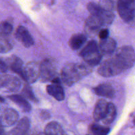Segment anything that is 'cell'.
I'll list each match as a JSON object with an SVG mask.
<instances>
[{
  "label": "cell",
  "mask_w": 135,
  "mask_h": 135,
  "mask_svg": "<svg viewBox=\"0 0 135 135\" xmlns=\"http://www.w3.org/2000/svg\"><path fill=\"white\" fill-rule=\"evenodd\" d=\"M99 38L101 40L102 39H105V38H108V36H109V30L106 28L101 29L100 31L99 32Z\"/></svg>",
  "instance_id": "28"
},
{
  "label": "cell",
  "mask_w": 135,
  "mask_h": 135,
  "mask_svg": "<svg viewBox=\"0 0 135 135\" xmlns=\"http://www.w3.org/2000/svg\"><path fill=\"white\" fill-rule=\"evenodd\" d=\"M99 5L104 9L113 11L114 5H113V1H112L111 0H100Z\"/></svg>",
  "instance_id": "27"
},
{
  "label": "cell",
  "mask_w": 135,
  "mask_h": 135,
  "mask_svg": "<svg viewBox=\"0 0 135 135\" xmlns=\"http://www.w3.org/2000/svg\"><path fill=\"white\" fill-rule=\"evenodd\" d=\"M95 94L99 96L108 98H113L115 96V90L111 84L108 83H103L95 87Z\"/></svg>",
  "instance_id": "16"
},
{
  "label": "cell",
  "mask_w": 135,
  "mask_h": 135,
  "mask_svg": "<svg viewBox=\"0 0 135 135\" xmlns=\"http://www.w3.org/2000/svg\"><path fill=\"white\" fill-rule=\"evenodd\" d=\"M13 28V27L11 23L7 21H3L1 23V28H0L1 36H7L9 35L11 33Z\"/></svg>",
  "instance_id": "25"
},
{
  "label": "cell",
  "mask_w": 135,
  "mask_h": 135,
  "mask_svg": "<svg viewBox=\"0 0 135 135\" xmlns=\"http://www.w3.org/2000/svg\"><path fill=\"white\" fill-rule=\"evenodd\" d=\"M40 117L44 120L48 119L50 118V113L47 111H42L40 113Z\"/></svg>",
  "instance_id": "30"
},
{
  "label": "cell",
  "mask_w": 135,
  "mask_h": 135,
  "mask_svg": "<svg viewBox=\"0 0 135 135\" xmlns=\"http://www.w3.org/2000/svg\"><path fill=\"white\" fill-rule=\"evenodd\" d=\"M87 38L86 35L82 33L73 34L71 37L69 42V45L73 50H79L86 42Z\"/></svg>",
  "instance_id": "18"
},
{
  "label": "cell",
  "mask_w": 135,
  "mask_h": 135,
  "mask_svg": "<svg viewBox=\"0 0 135 135\" xmlns=\"http://www.w3.org/2000/svg\"><path fill=\"white\" fill-rule=\"evenodd\" d=\"M89 133L96 135H105L110 132V129L105 126H101L98 125H90L88 129Z\"/></svg>",
  "instance_id": "23"
},
{
  "label": "cell",
  "mask_w": 135,
  "mask_h": 135,
  "mask_svg": "<svg viewBox=\"0 0 135 135\" xmlns=\"http://www.w3.org/2000/svg\"><path fill=\"white\" fill-rule=\"evenodd\" d=\"M18 119V114L15 110L10 108L5 109L1 115V125L9 127L14 125Z\"/></svg>",
  "instance_id": "12"
},
{
  "label": "cell",
  "mask_w": 135,
  "mask_h": 135,
  "mask_svg": "<svg viewBox=\"0 0 135 135\" xmlns=\"http://www.w3.org/2000/svg\"><path fill=\"white\" fill-rule=\"evenodd\" d=\"M115 40L112 38H107L105 39H102L99 44V50L102 55H111L114 54L116 50Z\"/></svg>",
  "instance_id": "13"
},
{
  "label": "cell",
  "mask_w": 135,
  "mask_h": 135,
  "mask_svg": "<svg viewBox=\"0 0 135 135\" xmlns=\"http://www.w3.org/2000/svg\"><path fill=\"white\" fill-rule=\"evenodd\" d=\"M44 133L49 135H58L65 134L64 130L58 123L52 121L47 124L44 129Z\"/></svg>",
  "instance_id": "21"
},
{
  "label": "cell",
  "mask_w": 135,
  "mask_h": 135,
  "mask_svg": "<svg viewBox=\"0 0 135 135\" xmlns=\"http://www.w3.org/2000/svg\"><path fill=\"white\" fill-rule=\"evenodd\" d=\"M79 55L84 62L91 66H96L101 62L102 54L99 50V46L96 41L91 40L82 49Z\"/></svg>",
  "instance_id": "2"
},
{
  "label": "cell",
  "mask_w": 135,
  "mask_h": 135,
  "mask_svg": "<svg viewBox=\"0 0 135 135\" xmlns=\"http://www.w3.org/2000/svg\"><path fill=\"white\" fill-rule=\"evenodd\" d=\"M8 66V68L14 73H17L22 78L23 75V63L18 57L13 55L11 57L7 58L5 61Z\"/></svg>",
  "instance_id": "14"
},
{
  "label": "cell",
  "mask_w": 135,
  "mask_h": 135,
  "mask_svg": "<svg viewBox=\"0 0 135 135\" xmlns=\"http://www.w3.org/2000/svg\"><path fill=\"white\" fill-rule=\"evenodd\" d=\"M57 75V64L53 59H46L40 64V78L43 82L52 80Z\"/></svg>",
  "instance_id": "6"
},
{
  "label": "cell",
  "mask_w": 135,
  "mask_h": 135,
  "mask_svg": "<svg viewBox=\"0 0 135 135\" xmlns=\"http://www.w3.org/2000/svg\"><path fill=\"white\" fill-rule=\"evenodd\" d=\"M0 67H1V73H5L8 68V66L7 65V63H5V61H3V59H1V63H0Z\"/></svg>",
  "instance_id": "29"
},
{
  "label": "cell",
  "mask_w": 135,
  "mask_h": 135,
  "mask_svg": "<svg viewBox=\"0 0 135 135\" xmlns=\"http://www.w3.org/2000/svg\"><path fill=\"white\" fill-rule=\"evenodd\" d=\"M52 83L54 84H61V80L59 77L56 76V77L54 78L52 80H51Z\"/></svg>",
  "instance_id": "31"
},
{
  "label": "cell",
  "mask_w": 135,
  "mask_h": 135,
  "mask_svg": "<svg viewBox=\"0 0 135 135\" xmlns=\"http://www.w3.org/2000/svg\"><path fill=\"white\" fill-rule=\"evenodd\" d=\"M103 26H104V24L99 17L93 15H90V16H89L86 20L84 29L87 34L94 35L97 33H99Z\"/></svg>",
  "instance_id": "9"
},
{
  "label": "cell",
  "mask_w": 135,
  "mask_h": 135,
  "mask_svg": "<svg viewBox=\"0 0 135 135\" xmlns=\"http://www.w3.org/2000/svg\"><path fill=\"white\" fill-rule=\"evenodd\" d=\"M116 115H117V109L115 106L112 103H109L105 117L102 121L104 125H109L114 121Z\"/></svg>",
  "instance_id": "22"
},
{
  "label": "cell",
  "mask_w": 135,
  "mask_h": 135,
  "mask_svg": "<svg viewBox=\"0 0 135 135\" xmlns=\"http://www.w3.org/2000/svg\"><path fill=\"white\" fill-rule=\"evenodd\" d=\"M125 71L115 56L108 58L100 64L98 72L104 77H112L119 75Z\"/></svg>",
  "instance_id": "3"
},
{
  "label": "cell",
  "mask_w": 135,
  "mask_h": 135,
  "mask_svg": "<svg viewBox=\"0 0 135 135\" xmlns=\"http://www.w3.org/2000/svg\"><path fill=\"white\" fill-rule=\"evenodd\" d=\"M113 56L117 58L124 70L131 69L135 63V51L131 46H125L119 47L115 51Z\"/></svg>",
  "instance_id": "4"
},
{
  "label": "cell",
  "mask_w": 135,
  "mask_h": 135,
  "mask_svg": "<svg viewBox=\"0 0 135 135\" xmlns=\"http://www.w3.org/2000/svg\"><path fill=\"white\" fill-rule=\"evenodd\" d=\"M87 9L91 15L97 16L100 18L104 25H109L113 22L114 19V13L112 11H108L104 9L99 3L94 2L88 3Z\"/></svg>",
  "instance_id": "5"
},
{
  "label": "cell",
  "mask_w": 135,
  "mask_h": 135,
  "mask_svg": "<svg viewBox=\"0 0 135 135\" xmlns=\"http://www.w3.org/2000/svg\"><path fill=\"white\" fill-rule=\"evenodd\" d=\"M22 92L24 97L28 99V100H30V101L34 102H37L36 98L35 96H34V93H33L32 92V90L31 87H30V86L25 84V85L24 86L23 88H22Z\"/></svg>",
  "instance_id": "26"
},
{
  "label": "cell",
  "mask_w": 135,
  "mask_h": 135,
  "mask_svg": "<svg viewBox=\"0 0 135 135\" xmlns=\"http://www.w3.org/2000/svg\"><path fill=\"white\" fill-rule=\"evenodd\" d=\"M0 85L1 88H5L11 92H17L21 86L19 79L9 75H3L1 76Z\"/></svg>",
  "instance_id": "10"
},
{
  "label": "cell",
  "mask_w": 135,
  "mask_h": 135,
  "mask_svg": "<svg viewBox=\"0 0 135 135\" xmlns=\"http://www.w3.org/2000/svg\"><path fill=\"white\" fill-rule=\"evenodd\" d=\"M30 128V120L28 117H23L17 123V126L12 130L11 134L16 135L25 134Z\"/></svg>",
  "instance_id": "19"
},
{
  "label": "cell",
  "mask_w": 135,
  "mask_h": 135,
  "mask_svg": "<svg viewBox=\"0 0 135 135\" xmlns=\"http://www.w3.org/2000/svg\"><path fill=\"white\" fill-rule=\"evenodd\" d=\"M15 38L25 47H30L34 45V39L28 29L23 26H19L15 32Z\"/></svg>",
  "instance_id": "11"
},
{
  "label": "cell",
  "mask_w": 135,
  "mask_h": 135,
  "mask_svg": "<svg viewBox=\"0 0 135 135\" xmlns=\"http://www.w3.org/2000/svg\"><path fill=\"white\" fill-rule=\"evenodd\" d=\"M117 9L125 22H130L135 16V0H118Z\"/></svg>",
  "instance_id": "7"
},
{
  "label": "cell",
  "mask_w": 135,
  "mask_h": 135,
  "mask_svg": "<svg viewBox=\"0 0 135 135\" xmlns=\"http://www.w3.org/2000/svg\"><path fill=\"white\" fill-rule=\"evenodd\" d=\"M40 75V64L35 61L29 62L23 68L24 80L29 84H32L36 81Z\"/></svg>",
  "instance_id": "8"
},
{
  "label": "cell",
  "mask_w": 135,
  "mask_h": 135,
  "mask_svg": "<svg viewBox=\"0 0 135 135\" xmlns=\"http://www.w3.org/2000/svg\"><path fill=\"white\" fill-rule=\"evenodd\" d=\"M108 104L109 103L104 99L99 100L97 102L93 113V118L95 121L98 122L104 119L108 110Z\"/></svg>",
  "instance_id": "15"
},
{
  "label": "cell",
  "mask_w": 135,
  "mask_h": 135,
  "mask_svg": "<svg viewBox=\"0 0 135 135\" xmlns=\"http://www.w3.org/2000/svg\"><path fill=\"white\" fill-rule=\"evenodd\" d=\"M92 71V66L84 61L82 63H67L62 68L61 79L66 86H71Z\"/></svg>",
  "instance_id": "1"
},
{
  "label": "cell",
  "mask_w": 135,
  "mask_h": 135,
  "mask_svg": "<svg viewBox=\"0 0 135 135\" xmlns=\"http://www.w3.org/2000/svg\"><path fill=\"white\" fill-rule=\"evenodd\" d=\"M46 90L50 96H53L57 101H63L65 99L64 90L61 84H50L46 87Z\"/></svg>",
  "instance_id": "17"
},
{
  "label": "cell",
  "mask_w": 135,
  "mask_h": 135,
  "mask_svg": "<svg viewBox=\"0 0 135 135\" xmlns=\"http://www.w3.org/2000/svg\"><path fill=\"white\" fill-rule=\"evenodd\" d=\"M25 98L18 94H13L9 96V98L15 103L24 112H29L31 110V105Z\"/></svg>",
  "instance_id": "20"
},
{
  "label": "cell",
  "mask_w": 135,
  "mask_h": 135,
  "mask_svg": "<svg viewBox=\"0 0 135 135\" xmlns=\"http://www.w3.org/2000/svg\"><path fill=\"white\" fill-rule=\"evenodd\" d=\"M13 48V45L10 41L5 38V36H1V43H0V51L1 54L8 52Z\"/></svg>",
  "instance_id": "24"
}]
</instances>
